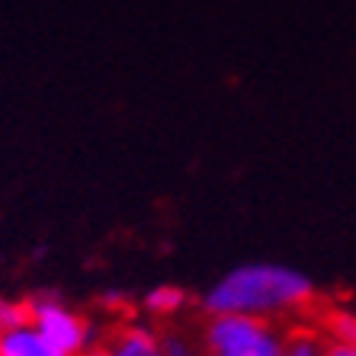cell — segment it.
I'll return each instance as SVG.
<instances>
[{"label": "cell", "instance_id": "1", "mask_svg": "<svg viewBox=\"0 0 356 356\" xmlns=\"http://www.w3.org/2000/svg\"><path fill=\"white\" fill-rule=\"evenodd\" d=\"M315 280L289 264L273 260H254L238 264L222 273L202 296L199 305L209 318L212 315H250V318H273L315 302Z\"/></svg>", "mask_w": 356, "mask_h": 356}, {"label": "cell", "instance_id": "2", "mask_svg": "<svg viewBox=\"0 0 356 356\" xmlns=\"http://www.w3.org/2000/svg\"><path fill=\"white\" fill-rule=\"evenodd\" d=\"M209 353L225 356H282L286 340L264 321L250 315H212L206 324Z\"/></svg>", "mask_w": 356, "mask_h": 356}, {"label": "cell", "instance_id": "3", "mask_svg": "<svg viewBox=\"0 0 356 356\" xmlns=\"http://www.w3.org/2000/svg\"><path fill=\"white\" fill-rule=\"evenodd\" d=\"M26 308H29V324L45 340H51L61 353L77 356L90 347V337H93L90 321L81 312H74L61 296L39 292V296L26 298Z\"/></svg>", "mask_w": 356, "mask_h": 356}, {"label": "cell", "instance_id": "4", "mask_svg": "<svg viewBox=\"0 0 356 356\" xmlns=\"http://www.w3.org/2000/svg\"><path fill=\"white\" fill-rule=\"evenodd\" d=\"M0 356H67L51 340H45L33 324L0 334Z\"/></svg>", "mask_w": 356, "mask_h": 356}, {"label": "cell", "instance_id": "5", "mask_svg": "<svg viewBox=\"0 0 356 356\" xmlns=\"http://www.w3.org/2000/svg\"><path fill=\"white\" fill-rule=\"evenodd\" d=\"M113 356H164L161 353V334L145 324H122L109 340Z\"/></svg>", "mask_w": 356, "mask_h": 356}, {"label": "cell", "instance_id": "6", "mask_svg": "<svg viewBox=\"0 0 356 356\" xmlns=\"http://www.w3.org/2000/svg\"><path fill=\"white\" fill-rule=\"evenodd\" d=\"M186 302H190V292L183 289V286H177V282H158L154 289H148L141 296V308L154 318L177 315Z\"/></svg>", "mask_w": 356, "mask_h": 356}, {"label": "cell", "instance_id": "7", "mask_svg": "<svg viewBox=\"0 0 356 356\" xmlns=\"http://www.w3.org/2000/svg\"><path fill=\"white\" fill-rule=\"evenodd\" d=\"M324 324H327V334L334 337V343H356V312L334 308V312H327Z\"/></svg>", "mask_w": 356, "mask_h": 356}, {"label": "cell", "instance_id": "8", "mask_svg": "<svg viewBox=\"0 0 356 356\" xmlns=\"http://www.w3.org/2000/svg\"><path fill=\"white\" fill-rule=\"evenodd\" d=\"M23 324H29V308H26V302H13V298L0 296V334L13 331V327H23Z\"/></svg>", "mask_w": 356, "mask_h": 356}, {"label": "cell", "instance_id": "9", "mask_svg": "<svg viewBox=\"0 0 356 356\" xmlns=\"http://www.w3.org/2000/svg\"><path fill=\"white\" fill-rule=\"evenodd\" d=\"M282 356H324V343L315 334H292L282 347Z\"/></svg>", "mask_w": 356, "mask_h": 356}, {"label": "cell", "instance_id": "10", "mask_svg": "<svg viewBox=\"0 0 356 356\" xmlns=\"http://www.w3.org/2000/svg\"><path fill=\"white\" fill-rule=\"evenodd\" d=\"M161 353L164 356H196V347L183 334H161Z\"/></svg>", "mask_w": 356, "mask_h": 356}, {"label": "cell", "instance_id": "11", "mask_svg": "<svg viewBox=\"0 0 356 356\" xmlns=\"http://www.w3.org/2000/svg\"><path fill=\"white\" fill-rule=\"evenodd\" d=\"M99 302H103V308H125L129 305V292L125 289H103Z\"/></svg>", "mask_w": 356, "mask_h": 356}, {"label": "cell", "instance_id": "12", "mask_svg": "<svg viewBox=\"0 0 356 356\" xmlns=\"http://www.w3.org/2000/svg\"><path fill=\"white\" fill-rule=\"evenodd\" d=\"M324 356H356V343H327Z\"/></svg>", "mask_w": 356, "mask_h": 356}, {"label": "cell", "instance_id": "13", "mask_svg": "<svg viewBox=\"0 0 356 356\" xmlns=\"http://www.w3.org/2000/svg\"><path fill=\"white\" fill-rule=\"evenodd\" d=\"M77 356H113V350H109V343H106V347H87L83 353H77Z\"/></svg>", "mask_w": 356, "mask_h": 356}, {"label": "cell", "instance_id": "14", "mask_svg": "<svg viewBox=\"0 0 356 356\" xmlns=\"http://www.w3.org/2000/svg\"><path fill=\"white\" fill-rule=\"evenodd\" d=\"M212 356H225V353H212Z\"/></svg>", "mask_w": 356, "mask_h": 356}]
</instances>
